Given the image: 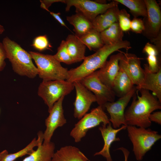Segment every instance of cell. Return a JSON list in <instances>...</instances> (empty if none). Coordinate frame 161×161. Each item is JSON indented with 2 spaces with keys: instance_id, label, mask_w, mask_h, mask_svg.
<instances>
[{
  "instance_id": "cell-7",
  "label": "cell",
  "mask_w": 161,
  "mask_h": 161,
  "mask_svg": "<svg viewBox=\"0 0 161 161\" xmlns=\"http://www.w3.org/2000/svg\"><path fill=\"white\" fill-rule=\"evenodd\" d=\"M74 88L73 83L66 80L42 81L38 94L48 107V112L62 97L69 94Z\"/></svg>"
},
{
  "instance_id": "cell-1",
  "label": "cell",
  "mask_w": 161,
  "mask_h": 161,
  "mask_svg": "<svg viewBox=\"0 0 161 161\" xmlns=\"http://www.w3.org/2000/svg\"><path fill=\"white\" fill-rule=\"evenodd\" d=\"M141 94L136 99L135 93L131 105L125 112V117L127 126L147 128L151 122L149 116L154 111L161 109V103L153 96L149 90L141 89Z\"/></svg>"
},
{
  "instance_id": "cell-15",
  "label": "cell",
  "mask_w": 161,
  "mask_h": 161,
  "mask_svg": "<svg viewBox=\"0 0 161 161\" xmlns=\"http://www.w3.org/2000/svg\"><path fill=\"white\" fill-rule=\"evenodd\" d=\"M123 52L111 56L103 66L97 71L98 77L104 85L112 89L114 80L119 69V62Z\"/></svg>"
},
{
  "instance_id": "cell-31",
  "label": "cell",
  "mask_w": 161,
  "mask_h": 161,
  "mask_svg": "<svg viewBox=\"0 0 161 161\" xmlns=\"http://www.w3.org/2000/svg\"><path fill=\"white\" fill-rule=\"evenodd\" d=\"M32 46L36 49L42 51L51 47L46 35H40L34 39Z\"/></svg>"
},
{
  "instance_id": "cell-17",
  "label": "cell",
  "mask_w": 161,
  "mask_h": 161,
  "mask_svg": "<svg viewBox=\"0 0 161 161\" xmlns=\"http://www.w3.org/2000/svg\"><path fill=\"white\" fill-rule=\"evenodd\" d=\"M145 76L141 85L136 89H143L151 90L161 103V69L157 73L151 72L147 64L144 65Z\"/></svg>"
},
{
  "instance_id": "cell-4",
  "label": "cell",
  "mask_w": 161,
  "mask_h": 161,
  "mask_svg": "<svg viewBox=\"0 0 161 161\" xmlns=\"http://www.w3.org/2000/svg\"><path fill=\"white\" fill-rule=\"evenodd\" d=\"M37 66L38 75L43 81L66 80L68 70L63 67L53 55L37 52H29Z\"/></svg>"
},
{
  "instance_id": "cell-6",
  "label": "cell",
  "mask_w": 161,
  "mask_h": 161,
  "mask_svg": "<svg viewBox=\"0 0 161 161\" xmlns=\"http://www.w3.org/2000/svg\"><path fill=\"white\" fill-rule=\"evenodd\" d=\"M147 15L143 17L144 29L142 34L154 45L161 48V11L155 0H144Z\"/></svg>"
},
{
  "instance_id": "cell-9",
  "label": "cell",
  "mask_w": 161,
  "mask_h": 161,
  "mask_svg": "<svg viewBox=\"0 0 161 161\" xmlns=\"http://www.w3.org/2000/svg\"><path fill=\"white\" fill-rule=\"evenodd\" d=\"M62 2L66 4V11H69L72 7L74 6L76 12L81 13L92 22L97 16L119 4L114 0L107 4L89 0H62Z\"/></svg>"
},
{
  "instance_id": "cell-37",
  "label": "cell",
  "mask_w": 161,
  "mask_h": 161,
  "mask_svg": "<svg viewBox=\"0 0 161 161\" xmlns=\"http://www.w3.org/2000/svg\"><path fill=\"white\" fill-rule=\"evenodd\" d=\"M47 11L49 12L50 14L56 20L61 24L64 26L67 27L64 22L60 16V13H55L50 11L48 10Z\"/></svg>"
},
{
  "instance_id": "cell-12",
  "label": "cell",
  "mask_w": 161,
  "mask_h": 161,
  "mask_svg": "<svg viewBox=\"0 0 161 161\" xmlns=\"http://www.w3.org/2000/svg\"><path fill=\"white\" fill-rule=\"evenodd\" d=\"M140 59L134 54L123 52L119 62V67L125 72L134 84L137 85L136 89L141 85L145 76Z\"/></svg>"
},
{
  "instance_id": "cell-18",
  "label": "cell",
  "mask_w": 161,
  "mask_h": 161,
  "mask_svg": "<svg viewBox=\"0 0 161 161\" xmlns=\"http://www.w3.org/2000/svg\"><path fill=\"white\" fill-rule=\"evenodd\" d=\"M119 10L118 5H117L97 16L92 21L93 28L100 32L117 22Z\"/></svg>"
},
{
  "instance_id": "cell-23",
  "label": "cell",
  "mask_w": 161,
  "mask_h": 161,
  "mask_svg": "<svg viewBox=\"0 0 161 161\" xmlns=\"http://www.w3.org/2000/svg\"><path fill=\"white\" fill-rule=\"evenodd\" d=\"M66 19L74 27L75 35L78 38L86 34L93 28L92 22L79 12H76L75 14L67 16Z\"/></svg>"
},
{
  "instance_id": "cell-32",
  "label": "cell",
  "mask_w": 161,
  "mask_h": 161,
  "mask_svg": "<svg viewBox=\"0 0 161 161\" xmlns=\"http://www.w3.org/2000/svg\"><path fill=\"white\" fill-rule=\"evenodd\" d=\"M144 29L143 20L137 18H134L131 21L130 29L136 33H142Z\"/></svg>"
},
{
  "instance_id": "cell-35",
  "label": "cell",
  "mask_w": 161,
  "mask_h": 161,
  "mask_svg": "<svg viewBox=\"0 0 161 161\" xmlns=\"http://www.w3.org/2000/svg\"><path fill=\"white\" fill-rule=\"evenodd\" d=\"M149 119L151 122H153L159 125L161 124V112H156L151 113L149 116Z\"/></svg>"
},
{
  "instance_id": "cell-30",
  "label": "cell",
  "mask_w": 161,
  "mask_h": 161,
  "mask_svg": "<svg viewBox=\"0 0 161 161\" xmlns=\"http://www.w3.org/2000/svg\"><path fill=\"white\" fill-rule=\"evenodd\" d=\"M146 59L148 69L152 72L157 73L161 69L160 55H147Z\"/></svg>"
},
{
  "instance_id": "cell-26",
  "label": "cell",
  "mask_w": 161,
  "mask_h": 161,
  "mask_svg": "<svg viewBox=\"0 0 161 161\" xmlns=\"http://www.w3.org/2000/svg\"><path fill=\"white\" fill-rule=\"evenodd\" d=\"M79 38L90 50L96 51L104 45L100 32L93 28Z\"/></svg>"
},
{
  "instance_id": "cell-27",
  "label": "cell",
  "mask_w": 161,
  "mask_h": 161,
  "mask_svg": "<svg viewBox=\"0 0 161 161\" xmlns=\"http://www.w3.org/2000/svg\"><path fill=\"white\" fill-rule=\"evenodd\" d=\"M114 0L128 8L134 18L147 16V7L144 0Z\"/></svg>"
},
{
  "instance_id": "cell-19",
  "label": "cell",
  "mask_w": 161,
  "mask_h": 161,
  "mask_svg": "<svg viewBox=\"0 0 161 161\" xmlns=\"http://www.w3.org/2000/svg\"><path fill=\"white\" fill-rule=\"evenodd\" d=\"M88 159L80 150L72 145L61 147L55 152L51 161H88Z\"/></svg>"
},
{
  "instance_id": "cell-34",
  "label": "cell",
  "mask_w": 161,
  "mask_h": 161,
  "mask_svg": "<svg viewBox=\"0 0 161 161\" xmlns=\"http://www.w3.org/2000/svg\"><path fill=\"white\" fill-rule=\"evenodd\" d=\"M7 58L5 51L2 43L0 42V72L6 66L5 60Z\"/></svg>"
},
{
  "instance_id": "cell-3",
  "label": "cell",
  "mask_w": 161,
  "mask_h": 161,
  "mask_svg": "<svg viewBox=\"0 0 161 161\" xmlns=\"http://www.w3.org/2000/svg\"><path fill=\"white\" fill-rule=\"evenodd\" d=\"M2 43L7 58L11 62L14 71L18 75L33 78L38 75V70L28 52L7 37L3 40Z\"/></svg>"
},
{
  "instance_id": "cell-25",
  "label": "cell",
  "mask_w": 161,
  "mask_h": 161,
  "mask_svg": "<svg viewBox=\"0 0 161 161\" xmlns=\"http://www.w3.org/2000/svg\"><path fill=\"white\" fill-rule=\"evenodd\" d=\"M100 35L104 45H111L122 41L124 33L117 22L101 32Z\"/></svg>"
},
{
  "instance_id": "cell-5",
  "label": "cell",
  "mask_w": 161,
  "mask_h": 161,
  "mask_svg": "<svg viewBox=\"0 0 161 161\" xmlns=\"http://www.w3.org/2000/svg\"><path fill=\"white\" fill-rule=\"evenodd\" d=\"M126 129L133 145V151L138 161L141 160L145 154L161 138L157 131L149 128L127 126Z\"/></svg>"
},
{
  "instance_id": "cell-24",
  "label": "cell",
  "mask_w": 161,
  "mask_h": 161,
  "mask_svg": "<svg viewBox=\"0 0 161 161\" xmlns=\"http://www.w3.org/2000/svg\"><path fill=\"white\" fill-rule=\"evenodd\" d=\"M55 145L51 142L44 144L40 143L37 149L22 161H51L54 153Z\"/></svg>"
},
{
  "instance_id": "cell-33",
  "label": "cell",
  "mask_w": 161,
  "mask_h": 161,
  "mask_svg": "<svg viewBox=\"0 0 161 161\" xmlns=\"http://www.w3.org/2000/svg\"><path fill=\"white\" fill-rule=\"evenodd\" d=\"M161 49L154 44L147 43L143 50V53L147 55H160Z\"/></svg>"
},
{
  "instance_id": "cell-14",
  "label": "cell",
  "mask_w": 161,
  "mask_h": 161,
  "mask_svg": "<svg viewBox=\"0 0 161 161\" xmlns=\"http://www.w3.org/2000/svg\"><path fill=\"white\" fill-rule=\"evenodd\" d=\"M73 83L76 93L74 103L73 115L75 117L80 119L86 114L92 104L96 102V98L95 95L80 81H75Z\"/></svg>"
},
{
  "instance_id": "cell-28",
  "label": "cell",
  "mask_w": 161,
  "mask_h": 161,
  "mask_svg": "<svg viewBox=\"0 0 161 161\" xmlns=\"http://www.w3.org/2000/svg\"><path fill=\"white\" fill-rule=\"evenodd\" d=\"M53 56L60 63L67 64L74 63L67 49L65 40L62 41L58 48L57 52Z\"/></svg>"
},
{
  "instance_id": "cell-16",
  "label": "cell",
  "mask_w": 161,
  "mask_h": 161,
  "mask_svg": "<svg viewBox=\"0 0 161 161\" xmlns=\"http://www.w3.org/2000/svg\"><path fill=\"white\" fill-rule=\"evenodd\" d=\"M127 126L122 125L120 128L115 129L112 126L110 122L106 125L102 124L99 128L103 140L104 144L102 149L95 153L94 156L101 155L106 158L107 161H112L110 154V149L112 143L119 141L120 138L117 137V134L120 131L126 129Z\"/></svg>"
},
{
  "instance_id": "cell-2",
  "label": "cell",
  "mask_w": 161,
  "mask_h": 161,
  "mask_svg": "<svg viewBox=\"0 0 161 161\" xmlns=\"http://www.w3.org/2000/svg\"><path fill=\"white\" fill-rule=\"evenodd\" d=\"M131 48L129 41L124 40L111 45H104L93 54L85 57L79 66L68 70L67 81L73 83L80 81L84 77L100 68L108 57L114 52L124 48L127 50Z\"/></svg>"
},
{
  "instance_id": "cell-8",
  "label": "cell",
  "mask_w": 161,
  "mask_h": 161,
  "mask_svg": "<svg viewBox=\"0 0 161 161\" xmlns=\"http://www.w3.org/2000/svg\"><path fill=\"white\" fill-rule=\"evenodd\" d=\"M101 106H99L86 114L78 122L70 133V135L76 143L80 142L88 131L100 123L106 125L110 123L109 119Z\"/></svg>"
},
{
  "instance_id": "cell-39",
  "label": "cell",
  "mask_w": 161,
  "mask_h": 161,
  "mask_svg": "<svg viewBox=\"0 0 161 161\" xmlns=\"http://www.w3.org/2000/svg\"><path fill=\"white\" fill-rule=\"evenodd\" d=\"M5 30L4 27L0 24V34H2Z\"/></svg>"
},
{
  "instance_id": "cell-29",
  "label": "cell",
  "mask_w": 161,
  "mask_h": 161,
  "mask_svg": "<svg viewBox=\"0 0 161 161\" xmlns=\"http://www.w3.org/2000/svg\"><path fill=\"white\" fill-rule=\"evenodd\" d=\"M131 21L130 15L125 9L119 10L118 15V22L123 32L127 31L130 30Z\"/></svg>"
},
{
  "instance_id": "cell-13",
  "label": "cell",
  "mask_w": 161,
  "mask_h": 161,
  "mask_svg": "<svg viewBox=\"0 0 161 161\" xmlns=\"http://www.w3.org/2000/svg\"><path fill=\"white\" fill-rule=\"evenodd\" d=\"M64 97H62L56 102L49 112V115L45 121L46 128L43 133L44 144H46L50 142L55 129L62 126L66 123L63 107V102Z\"/></svg>"
},
{
  "instance_id": "cell-20",
  "label": "cell",
  "mask_w": 161,
  "mask_h": 161,
  "mask_svg": "<svg viewBox=\"0 0 161 161\" xmlns=\"http://www.w3.org/2000/svg\"><path fill=\"white\" fill-rule=\"evenodd\" d=\"M115 78L112 90L115 96L119 98L130 92L134 87V84L125 72L121 68Z\"/></svg>"
},
{
  "instance_id": "cell-36",
  "label": "cell",
  "mask_w": 161,
  "mask_h": 161,
  "mask_svg": "<svg viewBox=\"0 0 161 161\" xmlns=\"http://www.w3.org/2000/svg\"><path fill=\"white\" fill-rule=\"evenodd\" d=\"M40 1L41 8L47 11L49 10V7L52 3L57 2H62V0H40Z\"/></svg>"
},
{
  "instance_id": "cell-11",
  "label": "cell",
  "mask_w": 161,
  "mask_h": 161,
  "mask_svg": "<svg viewBox=\"0 0 161 161\" xmlns=\"http://www.w3.org/2000/svg\"><path fill=\"white\" fill-rule=\"evenodd\" d=\"M136 90L134 86L127 94L116 101L108 102L104 105V109L109 114V120L114 128H119L122 125L127 126L125 117V109Z\"/></svg>"
},
{
  "instance_id": "cell-10",
  "label": "cell",
  "mask_w": 161,
  "mask_h": 161,
  "mask_svg": "<svg viewBox=\"0 0 161 161\" xmlns=\"http://www.w3.org/2000/svg\"><path fill=\"white\" fill-rule=\"evenodd\" d=\"M80 81L87 89L93 93L96 98V102L104 110V106L106 103L114 101L115 96L113 92L101 82L97 71Z\"/></svg>"
},
{
  "instance_id": "cell-21",
  "label": "cell",
  "mask_w": 161,
  "mask_h": 161,
  "mask_svg": "<svg viewBox=\"0 0 161 161\" xmlns=\"http://www.w3.org/2000/svg\"><path fill=\"white\" fill-rule=\"evenodd\" d=\"M65 41L68 51L74 63L83 60L86 46L75 35H69Z\"/></svg>"
},
{
  "instance_id": "cell-38",
  "label": "cell",
  "mask_w": 161,
  "mask_h": 161,
  "mask_svg": "<svg viewBox=\"0 0 161 161\" xmlns=\"http://www.w3.org/2000/svg\"><path fill=\"white\" fill-rule=\"evenodd\" d=\"M117 149L120 150L122 151L124 156V161H128V158L130 153V152L126 148L123 147L119 148Z\"/></svg>"
},
{
  "instance_id": "cell-22",
  "label": "cell",
  "mask_w": 161,
  "mask_h": 161,
  "mask_svg": "<svg viewBox=\"0 0 161 161\" xmlns=\"http://www.w3.org/2000/svg\"><path fill=\"white\" fill-rule=\"evenodd\" d=\"M38 138H34L25 148L13 154H9L7 150H4L0 153V161H14L17 158L26 155H30L34 151L33 148L38 146L42 143L44 140L43 133L39 131L38 134Z\"/></svg>"
}]
</instances>
